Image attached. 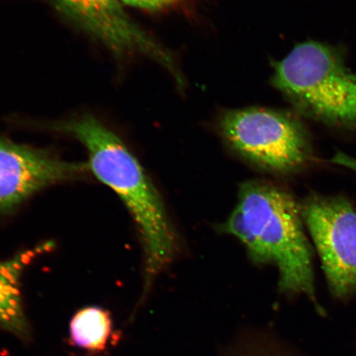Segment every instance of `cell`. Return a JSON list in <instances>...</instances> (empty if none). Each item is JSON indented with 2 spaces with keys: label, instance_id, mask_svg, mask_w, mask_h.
Masks as SVG:
<instances>
[{
  "label": "cell",
  "instance_id": "obj_12",
  "mask_svg": "<svg viewBox=\"0 0 356 356\" xmlns=\"http://www.w3.org/2000/svg\"><path fill=\"white\" fill-rule=\"evenodd\" d=\"M331 163L350 169L356 176V158L345 153L337 152L331 159Z\"/></svg>",
  "mask_w": 356,
  "mask_h": 356
},
{
  "label": "cell",
  "instance_id": "obj_8",
  "mask_svg": "<svg viewBox=\"0 0 356 356\" xmlns=\"http://www.w3.org/2000/svg\"><path fill=\"white\" fill-rule=\"evenodd\" d=\"M48 247L49 244L42 245L0 261V327L22 339H28L30 331L22 309L21 275L33 258Z\"/></svg>",
  "mask_w": 356,
  "mask_h": 356
},
{
  "label": "cell",
  "instance_id": "obj_9",
  "mask_svg": "<svg viewBox=\"0 0 356 356\" xmlns=\"http://www.w3.org/2000/svg\"><path fill=\"white\" fill-rule=\"evenodd\" d=\"M108 311L88 307L78 312L71 320L70 338L74 345L88 350H104L111 332Z\"/></svg>",
  "mask_w": 356,
  "mask_h": 356
},
{
  "label": "cell",
  "instance_id": "obj_6",
  "mask_svg": "<svg viewBox=\"0 0 356 356\" xmlns=\"http://www.w3.org/2000/svg\"><path fill=\"white\" fill-rule=\"evenodd\" d=\"M88 172V163L66 162L0 138V212L11 211L37 191Z\"/></svg>",
  "mask_w": 356,
  "mask_h": 356
},
{
  "label": "cell",
  "instance_id": "obj_4",
  "mask_svg": "<svg viewBox=\"0 0 356 356\" xmlns=\"http://www.w3.org/2000/svg\"><path fill=\"white\" fill-rule=\"evenodd\" d=\"M221 131L236 152L270 172L300 171L313 158L305 127L283 111L257 108L230 111L222 118Z\"/></svg>",
  "mask_w": 356,
  "mask_h": 356
},
{
  "label": "cell",
  "instance_id": "obj_3",
  "mask_svg": "<svg viewBox=\"0 0 356 356\" xmlns=\"http://www.w3.org/2000/svg\"><path fill=\"white\" fill-rule=\"evenodd\" d=\"M273 83L305 117L356 129V74L330 44H297L275 67Z\"/></svg>",
  "mask_w": 356,
  "mask_h": 356
},
{
  "label": "cell",
  "instance_id": "obj_11",
  "mask_svg": "<svg viewBox=\"0 0 356 356\" xmlns=\"http://www.w3.org/2000/svg\"><path fill=\"white\" fill-rule=\"evenodd\" d=\"M120 1L132 7L153 10L168 6L176 0H120Z\"/></svg>",
  "mask_w": 356,
  "mask_h": 356
},
{
  "label": "cell",
  "instance_id": "obj_5",
  "mask_svg": "<svg viewBox=\"0 0 356 356\" xmlns=\"http://www.w3.org/2000/svg\"><path fill=\"white\" fill-rule=\"evenodd\" d=\"M332 295L356 293V211L343 197L312 195L300 204Z\"/></svg>",
  "mask_w": 356,
  "mask_h": 356
},
{
  "label": "cell",
  "instance_id": "obj_10",
  "mask_svg": "<svg viewBox=\"0 0 356 356\" xmlns=\"http://www.w3.org/2000/svg\"><path fill=\"white\" fill-rule=\"evenodd\" d=\"M229 356H278L270 343L264 341H251L238 346Z\"/></svg>",
  "mask_w": 356,
  "mask_h": 356
},
{
  "label": "cell",
  "instance_id": "obj_1",
  "mask_svg": "<svg viewBox=\"0 0 356 356\" xmlns=\"http://www.w3.org/2000/svg\"><path fill=\"white\" fill-rule=\"evenodd\" d=\"M301 206L287 191L264 181L245 182L222 231L234 236L257 264L279 270V289L305 295L317 306L313 252L305 232Z\"/></svg>",
  "mask_w": 356,
  "mask_h": 356
},
{
  "label": "cell",
  "instance_id": "obj_7",
  "mask_svg": "<svg viewBox=\"0 0 356 356\" xmlns=\"http://www.w3.org/2000/svg\"><path fill=\"white\" fill-rule=\"evenodd\" d=\"M61 13L114 52H141L154 58L175 74L168 53L134 24L120 0H56Z\"/></svg>",
  "mask_w": 356,
  "mask_h": 356
},
{
  "label": "cell",
  "instance_id": "obj_2",
  "mask_svg": "<svg viewBox=\"0 0 356 356\" xmlns=\"http://www.w3.org/2000/svg\"><path fill=\"white\" fill-rule=\"evenodd\" d=\"M59 128L86 147L90 171L130 211L143 243L148 287L179 251V240L161 195L122 140L95 118L73 120Z\"/></svg>",
  "mask_w": 356,
  "mask_h": 356
}]
</instances>
